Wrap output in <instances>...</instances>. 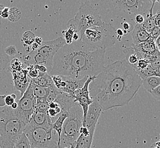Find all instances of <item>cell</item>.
I'll use <instances>...</instances> for the list:
<instances>
[{"instance_id": "1", "label": "cell", "mask_w": 160, "mask_h": 148, "mask_svg": "<svg viewBox=\"0 0 160 148\" xmlns=\"http://www.w3.org/2000/svg\"><path fill=\"white\" fill-rule=\"evenodd\" d=\"M142 79L125 59L105 66L89 86L90 96L102 110L122 107L132 100Z\"/></svg>"}, {"instance_id": "2", "label": "cell", "mask_w": 160, "mask_h": 148, "mask_svg": "<svg viewBox=\"0 0 160 148\" xmlns=\"http://www.w3.org/2000/svg\"><path fill=\"white\" fill-rule=\"evenodd\" d=\"M106 50L89 46L81 40L65 45L53 58L49 76L80 80L96 77L105 67Z\"/></svg>"}, {"instance_id": "3", "label": "cell", "mask_w": 160, "mask_h": 148, "mask_svg": "<svg viewBox=\"0 0 160 148\" xmlns=\"http://www.w3.org/2000/svg\"><path fill=\"white\" fill-rule=\"evenodd\" d=\"M28 124L20 117L17 109L6 107L0 111V148H11L25 132Z\"/></svg>"}, {"instance_id": "4", "label": "cell", "mask_w": 160, "mask_h": 148, "mask_svg": "<svg viewBox=\"0 0 160 148\" xmlns=\"http://www.w3.org/2000/svg\"><path fill=\"white\" fill-rule=\"evenodd\" d=\"M80 40L93 48L106 50L116 43V30L111 24L104 23L102 26L85 29Z\"/></svg>"}, {"instance_id": "5", "label": "cell", "mask_w": 160, "mask_h": 148, "mask_svg": "<svg viewBox=\"0 0 160 148\" xmlns=\"http://www.w3.org/2000/svg\"><path fill=\"white\" fill-rule=\"evenodd\" d=\"M83 112L82 108L76 103L68 111L65 119L58 146L60 148H74L76 140L80 135V130L82 127Z\"/></svg>"}, {"instance_id": "6", "label": "cell", "mask_w": 160, "mask_h": 148, "mask_svg": "<svg viewBox=\"0 0 160 148\" xmlns=\"http://www.w3.org/2000/svg\"><path fill=\"white\" fill-rule=\"evenodd\" d=\"M24 133L29 141L31 148H58V135L52 128L46 129L28 123Z\"/></svg>"}, {"instance_id": "7", "label": "cell", "mask_w": 160, "mask_h": 148, "mask_svg": "<svg viewBox=\"0 0 160 148\" xmlns=\"http://www.w3.org/2000/svg\"><path fill=\"white\" fill-rule=\"evenodd\" d=\"M74 20L80 30V35L83 31L93 26H99L104 24L98 10L89 1H81Z\"/></svg>"}, {"instance_id": "8", "label": "cell", "mask_w": 160, "mask_h": 148, "mask_svg": "<svg viewBox=\"0 0 160 148\" xmlns=\"http://www.w3.org/2000/svg\"><path fill=\"white\" fill-rule=\"evenodd\" d=\"M115 8L128 14H140L145 17L152 6L159 1L153 0H115L112 1Z\"/></svg>"}, {"instance_id": "9", "label": "cell", "mask_w": 160, "mask_h": 148, "mask_svg": "<svg viewBox=\"0 0 160 148\" xmlns=\"http://www.w3.org/2000/svg\"><path fill=\"white\" fill-rule=\"evenodd\" d=\"M36 102L37 100L34 96L32 87L30 83L21 98L17 102L18 108L16 109L20 117L26 124L30 122L35 112Z\"/></svg>"}, {"instance_id": "10", "label": "cell", "mask_w": 160, "mask_h": 148, "mask_svg": "<svg viewBox=\"0 0 160 148\" xmlns=\"http://www.w3.org/2000/svg\"><path fill=\"white\" fill-rule=\"evenodd\" d=\"M95 77H88L83 87L75 91L73 95L75 103H77L82 108L83 112V120L86 117L89 105L94 102L93 100L90 96L89 86L90 83Z\"/></svg>"}, {"instance_id": "11", "label": "cell", "mask_w": 160, "mask_h": 148, "mask_svg": "<svg viewBox=\"0 0 160 148\" xmlns=\"http://www.w3.org/2000/svg\"><path fill=\"white\" fill-rule=\"evenodd\" d=\"M65 45V42L64 38L59 37L53 40L43 41L41 46L37 51L49 62L53 63L54 56Z\"/></svg>"}, {"instance_id": "12", "label": "cell", "mask_w": 160, "mask_h": 148, "mask_svg": "<svg viewBox=\"0 0 160 148\" xmlns=\"http://www.w3.org/2000/svg\"><path fill=\"white\" fill-rule=\"evenodd\" d=\"M102 111L100 105L96 102H93L89 107L86 117L83 120L82 126L86 127L90 132L94 133Z\"/></svg>"}, {"instance_id": "13", "label": "cell", "mask_w": 160, "mask_h": 148, "mask_svg": "<svg viewBox=\"0 0 160 148\" xmlns=\"http://www.w3.org/2000/svg\"><path fill=\"white\" fill-rule=\"evenodd\" d=\"M14 81V87L16 90L21 92V95H23L30 83L31 79L28 77L26 69L18 71L11 72Z\"/></svg>"}, {"instance_id": "14", "label": "cell", "mask_w": 160, "mask_h": 148, "mask_svg": "<svg viewBox=\"0 0 160 148\" xmlns=\"http://www.w3.org/2000/svg\"><path fill=\"white\" fill-rule=\"evenodd\" d=\"M23 61L28 67L36 65L44 66L47 69L48 74H49V72L52 68L53 63L49 62L37 50L31 51L26 56H23Z\"/></svg>"}, {"instance_id": "15", "label": "cell", "mask_w": 160, "mask_h": 148, "mask_svg": "<svg viewBox=\"0 0 160 148\" xmlns=\"http://www.w3.org/2000/svg\"><path fill=\"white\" fill-rule=\"evenodd\" d=\"M28 123L35 127L51 129L52 123L47 114L35 111Z\"/></svg>"}, {"instance_id": "16", "label": "cell", "mask_w": 160, "mask_h": 148, "mask_svg": "<svg viewBox=\"0 0 160 148\" xmlns=\"http://www.w3.org/2000/svg\"><path fill=\"white\" fill-rule=\"evenodd\" d=\"M53 101L58 103L62 112L65 111L68 112L71 107L76 103L74 102V98L72 96L67 93L60 92L59 91L56 93L55 99Z\"/></svg>"}, {"instance_id": "17", "label": "cell", "mask_w": 160, "mask_h": 148, "mask_svg": "<svg viewBox=\"0 0 160 148\" xmlns=\"http://www.w3.org/2000/svg\"><path fill=\"white\" fill-rule=\"evenodd\" d=\"M133 45H136L151 40L150 34L145 30L142 24H136L132 30Z\"/></svg>"}, {"instance_id": "18", "label": "cell", "mask_w": 160, "mask_h": 148, "mask_svg": "<svg viewBox=\"0 0 160 148\" xmlns=\"http://www.w3.org/2000/svg\"><path fill=\"white\" fill-rule=\"evenodd\" d=\"M132 47L137 51L141 53L144 59L147 56H153L157 52H160L156 49L154 40H153L152 39L140 43L139 45H134L132 44Z\"/></svg>"}, {"instance_id": "19", "label": "cell", "mask_w": 160, "mask_h": 148, "mask_svg": "<svg viewBox=\"0 0 160 148\" xmlns=\"http://www.w3.org/2000/svg\"><path fill=\"white\" fill-rule=\"evenodd\" d=\"M88 77H85L82 79L77 80V79H73L69 77H65V80L66 82V86L64 88L58 91L60 92L67 93L69 95L73 96L74 91L82 87L85 83L86 82V80H88Z\"/></svg>"}, {"instance_id": "20", "label": "cell", "mask_w": 160, "mask_h": 148, "mask_svg": "<svg viewBox=\"0 0 160 148\" xmlns=\"http://www.w3.org/2000/svg\"><path fill=\"white\" fill-rule=\"evenodd\" d=\"M11 62V58L5 53V45L0 40V82L6 77L8 66Z\"/></svg>"}, {"instance_id": "21", "label": "cell", "mask_w": 160, "mask_h": 148, "mask_svg": "<svg viewBox=\"0 0 160 148\" xmlns=\"http://www.w3.org/2000/svg\"><path fill=\"white\" fill-rule=\"evenodd\" d=\"M123 53L125 54V60L127 63L134 70L139 60L143 58L142 54L137 51L132 46L124 49Z\"/></svg>"}, {"instance_id": "22", "label": "cell", "mask_w": 160, "mask_h": 148, "mask_svg": "<svg viewBox=\"0 0 160 148\" xmlns=\"http://www.w3.org/2000/svg\"><path fill=\"white\" fill-rule=\"evenodd\" d=\"M31 82L37 86L44 88H49L53 84L51 76L47 73H41L40 72L39 76L35 79H31Z\"/></svg>"}, {"instance_id": "23", "label": "cell", "mask_w": 160, "mask_h": 148, "mask_svg": "<svg viewBox=\"0 0 160 148\" xmlns=\"http://www.w3.org/2000/svg\"><path fill=\"white\" fill-rule=\"evenodd\" d=\"M142 84L147 91L150 92L151 91L160 86V77H150L142 80Z\"/></svg>"}, {"instance_id": "24", "label": "cell", "mask_w": 160, "mask_h": 148, "mask_svg": "<svg viewBox=\"0 0 160 148\" xmlns=\"http://www.w3.org/2000/svg\"><path fill=\"white\" fill-rule=\"evenodd\" d=\"M68 112L67 111L64 112L62 113L59 117H58V119L52 124V129L54 131H55L58 135V137H59L58 144L60 142V139L63 124L65 119H67V117H68Z\"/></svg>"}, {"instance_id": "25", "label": "cell", "mask_w": 160, "mask_h": 148, "mask_svg": "<svg viewBox=\"0 0 160 148\" xmlns=\"http://www.w3.org/2000/svg\"><path fill=\"white\" fill-rule=\"evenodd\" d=\"M94 134L84 136L80 134L76 140L74 148H91Z\"/></svg>"}, {"instance_id": "26", "label": "cell", "mask_w": 160, "mask_h": 148, "mask_svg": "<svg viewBox=\"0 0 160 148\" xmlns=\"http://www.w3.org/2000/svg\"><path fill=\"white\" fill-rule=\"evenodd\" d=\"M32 87L33 93L36 99H46L47 100V97L49 95L50 89L49 88H44L39 86L30 82Z\"/></svg>"}, {"instance_id": "27", "label": "cell", "mask_w": 160, "mask_h": 148, "mask_svg": "<svg viewBox=\"0 0 160 148\" xmlns=\"http://www.w3.org/2000/svg\"><path fill=\"white\" fill-rule=\"evenodd\" d=\"M135 71L142 80L144 79L145 78L153 77V76L160 77V71L154 70V69L151 67L150 65H149L147 68H145L144 70H137Z\"/></svg>"}, {"instance_id": "28", "label": "cell", "mask_w": 160, "mask_h": 148, "mask_svg": "<svg viewBox=\"0 0 160 148\" xmlns=\"http://www.w3.org/2000/svg\"><path fill=\"white\" fill-rule=\"evenodd\" d=\"M11 148H31V145L25 133L17 139Z\"/></svg>"}, {"instance_id": "29", "label": "cell", "mask_w": 160, "mask_h": 148, "mask_svg": "<svg viewBox=\"0 0 160 148\" xmlns=\"http://www.w3.org/2000/svg\"><path fill=\"white\" fill-rule=\"evenodd\" d=\"M35 34L31 31L25 32L22 37V43L24 46H30L34 43L35 39Z\"/></svg>"}, {"instance_id": "30", "label": "cell", "mask_w": 160, "mask_h": 148, "mask_svg": "<svg viewBox=\"0 0 160 148\" xmlns=\"http://www.w3.org/2000/svg\"><path fill=\"white\" fill-rule=\"evenodd\" d=\"M21 16V12L18 8L16 7H12L9 9V16L8 19L12 22H16L20 20Z\"/></svg>"}, {"instance_id": "31", "label": "cell", "mask_w": 160, "mask_h": 148, "mask_svg": "<svg viewBox=\"0 0 160 148\" xmlns=\"http://www.w3.org/2000/svg\"><path fill=\"white\" fill-rule=\"evenodd\" d=\"M36 105L35 107V111L46 114L49 107L48 103L46 99H36Z\"/></svg>"}, {"instance_id": "32", "label": "cell", "mask_w": 160, "mask_h": 148, "mask_svg": "<svg viewBox=\"0 0 160 148\" xmlns=\"http://www.w3.org/2000/svg\"><path fill=\"white\" fill-rule=\"evenodd\" d=\"M74 30L71 28H68L67 30L62 31L63 38L64 40L66 45H71L73 41V37L74 34Z\"/></svg>"}, {"instance_id": "33", "label": "cell", "mask_w": 160, "mask_h": 148, "mask_svg": "<svg viewBox=\"0 0 160 148\" xmlns=\"http://www.w3.org/2000/svg\"><path fill=\"white\" fill-rule=\"evenodd\" d=\"M23 65L22 63V62L19 60L18 59H14L12 61H11V62L10 63V68L9 70L10 72L20 71L23 70Z\"/></svg>"}, {"instance_id": "34", "label": "cell", "mask_w": 160, "mask_h": 148, "mask_svg": "<svg viewBox=\"0 0 160 148\" xmlns=\"http://www.w3.org/2000/svg\"><path fill=\"white\" fill-rule=\"evenodd\" d=\"M26 70L28 71V77L30 79H35L39 76V72L37 70H36L35 68H34L33 66H28Z\"/></svg>"}, {"instance_id": "35", "label": "cell", "mask_w": 160, "mask_h": 148, "mask_svg": "<svg viewBox=\"0 0 160 148\" xmlns=\"http://www.w3.org/2000/svg\"><path fill=\"white\" fill-rule=\"evenodd\" d=\"M5 53L7 56L11 58L16 56L18 53V51L14 45H10L5 48Z\"/></svg>"}, {"instance_id": "36", "label": "cell", "mask_w": 160, "mask_h": 148, "mask_svg": "<svg viewBox=\"0 0 160 148\" xmlns=\"http://www.w3.org/2000/svg\"><path fill=\"white\" fill-rule=\"evenodd\" d=\"M149 65V64L146 59L144 58L140 59L136 65L135 70L137 71V70H144L145 68H147Z\"/></svg>"}, {"instance_id": "37", "label": "cell", "mask_w": 160, "mask_h": 148, "mask_svg": "<svg viewBox=\"0 0 160 148\" xmlns=\"http://www.w3.org/2000/svg\"><path fill=\"white\" fill-rule=\"evenodd\" d=\"M9 9L8 7L3 6V5H0V17L1 19H8Z\"/></svg>"}, {"instance_id": "38", "label": "cell", "mask_w": 160, "mask_h": 148, "mask_svg": "<svg viewBox=\"0 0 160 148\" xmlns=\"http://www.w3.org/2000/svg\"><path fill=\"white\" fill-rule=\"evenodd\" d=\"M51 78L54 86L58 90H59L60 88V84L62 80V77L60 75H53L51 76Z\"/></svg>"}, {"instance_id": "39", "label": "cell", "mask_w": 160, "mask_h": 148, "mask_svg": "<svg viewBox=\"0 0 160 148\" xmlns=\"http://www.w3.org/2000/svg\"><path fill=\"white\" fill-rule=\"evenodd\" d=\"M150 36L151 39L156 40L157 38L160 37V26H155L151 30L150 32Z\"/></svg>"}, {"instance_id": "40", "label": "cell", "mask_w": 160, "mask_h": 148, "mask_svg": "<svg viewBox=\"0 0 160 148\" xmlns=\"http://www.w3.org/2000/svg\"><path fill=\"white\" fill-rule=\"evenodd\" d=\"M160 86H159L156 87V88H154L153 90H152L149 92L158 101L160 100Z\"/></svg>"}, {"instance_id": "41", "label": "cell", "mask_w": 160, "mask_h": 148, "mask_svg": "<svg viewBox=\"0 0 160 148\" xmlns=\"http://www.w3.org/2000/svg\"><path fill=\"white\" fill-rule=\"evenodd\" d=\"M14 102H15V99H13L10 95L5 96V105H7V107H11V105H12Z\"/></svg>"}, {"instance_id": "42", "label": "cell", "mask_w": 160, "mask_h": 148, "mask_svg": "<svg viewBox=\"0 0 160 148\" xmlns=\"http://www.w3.org/2000/svg\"><path fill=\"white\" fill-rule=\"evenodd\" d=\"M33 66H34V68L37 70L38 71L40 72L41 73H47L48 74L47 69L44 66L36 65H34Z\"/></svg>"}, {"instance_id": "43", "label": "cell", "mask_w": 160, "mask_h": 148, "mask_svg": "<svg viewBox=\"0 0 160 148\" xmlns=\"http://www.w3.org/2000/svg\"><path fill=\"white\" fill-rule=\"evenodd\" d=\"M122 27L123 29V30L127 31L128 33L132 30L133 27L132 26V25L127 22H123V24H122Z\"/></svg>"}, {"instance_id": "44", "label": "cell", "mask_w": 160, "mask_h": 148, "mask_svg": "<svg viewBox=\"0 0 160 148\" xmlns=\"http://www.w3.org/2000/svg\"><path fill=\"white\" fill-rule=\"evenodd\" d=\"M135 21L136 24H142L145 21L144 17L142 15L140 14H138L135 16Z\"/></svg>"}, {"instance_id": "45", "label": "cell", "mask_w": 160, "mask_h": 148, "mask_svg": "<svg viewBox=\"0 0 160 148\" xmlns=\"http://www.w3.org/2000/svg\"><path fill=\"white\" fill-rule=\"evenodd\" d=\"M160 12H158L156 14V15H154V16H155V23H156V26H160Z\"/></svg>"}, {"instance_id": "46", "label": "cell", "mask_w": 160, "mask_h": 148, "mask_svg": "<svg viewBox=\"0 0 160 148\" xmlns=\"http://www.w3.org/2000/svg\"><path fill=\"white\" fill-rule=\"evenodd\" d=\"M5 95L0 96V107H3L5 105Z\"/></svg>"}, {"instance_id": "47", "label": "cell", "mask_w": 160, "mask_h": 148, "mask_svg": "<svg viewBox=\"0 0 160 148\" xmlns=\"http://www.w3.org/2000/svg\"><path fill=\"white\" fill-rule=\"evenodd\" d=\"M160 36L158 37L156 40H154L156 47L157 50L159 51H160Z\"/></svg>"}, {"instance_id": "48", "label": "cell", "mask_w": 160, "mask_h": 148, "mask_svg": "<svg viewBox=\"0 0 160 148\" xmlns=\"http://www.w3.org/2000/svg\"><path fill=\"white\" fill-rule=\"evenodd\" d=\"M116 35H117V36L123 37L124 35V31L121 29H118L117 30H116Z\"/></svg>"}, {"instance_id": "49", "label": "cell", "mask_w": 160, "mask_h": 148, "mask_svg": "<svg viewBox=\"0 0 160 148\" xmlns=\"http://www.w3.org/2000/svg\"><path fill=\"white\" fill-rule=\"evenodd\" d=\"M34 42H35V43L38 44L39 46H40L41 45H42V43L43 42V40H42V38H40V37H35Z\"/></svg>"}, {"instance_id": "50", "label": "cell", "mask_w": 160, "mask_h": 148, "mask_svg": "<svg viewBox=\"0 0 160 148\" xmlns=\"http://www.w3.org/2000/svg\"><path fill=\"white\" fill-rule=\"evenodd\" d=\"M80 35L77 33H74L73 37V41H77V40H80Z\"/></svg>"}, {"instance_id": "51", "label": "cell", "mask_w": 160, "mask_h": 148, "mask_svg": "<svg viewBox=\"0 0 160 148\" xmlns=\"http://www.w3.org/2000/svg\"><path fill=\"white\" fill-rule=\"evenodd\" d=\"M160 141H157V142L154 143L153 145H152L151 148H160Z\"/></svg>"}, {"instance_id": "52", "label": "cell", "mask_w": 160, "mask_h": 148, "mask_svg": "<svg viewBox=\"0 0 160 148\" xmlns=\"http://www.w3.org/2000/svg\"><path fill=\"white\" fill-rule=\"evenodd\" d=\"M11 108L13 109H16L17 108H18V104H17V102H14L12 105H11L10 107Z\"/></svg>"}, {"instance_id": "53", "label": "cell", "mask_w": 160, "mask_h": 148, "mask_svg": "<svg viewBox=\"0 0 160 148\" xmlns=\"http://www.w3.org/2000/svg\"><path fill=\"white\" fill-rule=\"evenodd\" d=\"M10 95L12 96V98L14 99H15L16 100V95L15 94H14V93H12V95Z\"/></svg>"}, {"instance_id": "54", "label": "cell", "mask_w": 160, "mask_h": 148, "mask_svg": "<svg viewBox=\"0 0 160 148\" xmlns=\"http://www.w3.org/2000/svg\"><path fill=\"white\" fill-rule=\"evenodd\" d=\"M1 26V18L0 17V27Z\"/></svg>"}, {"instance_id": "55", "label": "cell", "mask_w": 160, "mask_h": 148, "mask_svg": "<svg viewBox=\"0 0 160 148\" xmlns=\"http://www.w3.org/2000/svg\"><path fill=\"white\" fill-rule=\"evenodd\" d=\"M58 148H59V146H58Z\"/></svg>"}, {"instance_id": "56", "label": "cell", "mask_w": 160, "mask_h": 148, "mask_svg": "<svg viewBox=\"0 0 160 148\" xmlns=\"http://www.w3.org/2000/svg\"><path fill=\"white\" fill-rule=\"evenodd\" d=\"M0 96H1V95H0Z\"/></svg>"}]
</instances>
